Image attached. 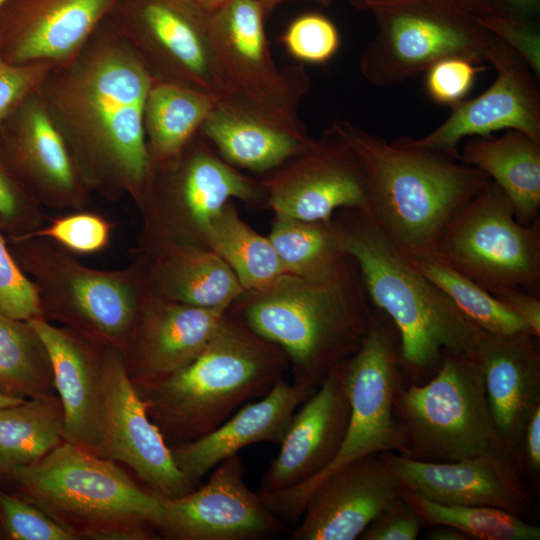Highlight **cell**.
Masks as SVG:
<instances>
[{"instance_id":"obj_44","label":"cell","mask_w":540,"mask_h":540,"mask_svg":"<svg viewBox=\"0 0 540 540\" xmlns=\"http://www.w3.org/2000/svg\"><path fill=\"white\" fill-rule=\"evenodd\" d=\"M489 34L514 51L540 78V33L535 21L501 14L472 17Z\"/></svg>"},{"instance_id":"obj_37","label":"cell","mask_w":540,"mask_h":540,"mask_svg":"<svg viewBox=\"0 0 540 540\" xmlns=\"http://www.w3.org/2000/svg\"><path fill=\"white\" fill-rule=\"evenodd\" d=\"M425 524L449 525L479 540H539L540 528L520 516L489 506L442 505L405 489Z\"/></svg>"},{"instance_id":"obj_20","label":"cell","mask_w":540,"mask_h":540,"mask_svg":"<svg viewBox=\"0 0 540 540\" xmlns=\"http://www.w3.org/2000/svg\"><path fill=\"white\" fill-rule=\"evenodd\" d=\"M405 488L390 453L372 454L342 466L312 491L293 540H354Z\"/></svg>"},{"instance_id":"obj_26","label":"cell","mask_w":540,"mask_h":540,"mask_svg":"<svg viewBox=\"0 0 540 540\" xmlns=\"http://www.w3.org/2000/svg\"><path fill=\"white\" fill-rule=\"evenodd\" d=\"M531 333L483 331L471 353L483 375L492 418L510 459L517 464L526 424L540 406V352Z\"/></svg>"},{"instance_id":"obj_55","label":"cell","mask_w":540,"mask_h":540,"mask_svg":"<svg viewBox=\"0 0 540 540\" xmlns=\"http://www.w3.org/2000/svg\"><path fill=\"white\" fill-rule=\"evenodd\" d=\"M24 400L25 399L23 398L9 396L7 394L0 392V407L17 404Z\"/></svg>"},{"instance_id":"obj_40","label":"cell","mask_w":540,"mask_h":540,"mask_svg":"<svg viewBox=\"0 0 540 540\" xmlns=\"http://www.w3.org/2000/svg\"><path fill=\"white\" fill-rule=\"evenodd\" d=\"M281 42L287 53L301 64H326L341 45L336 25L319 13H306L293 19Z\"/></svg>"},{"instance_id":"obj_14","label":"cell","mask_w":540,"mask_h":540,"mask_svg":"<svg viewBox=\"0 0 540 540\" xmlns=\"http://www.w3.org/2000/svg\"><path fill=\"white\" fill-rule=\"evenodd\" d=\"M257 0H226L211 13L214 46L225 74L229 100L275 123L301 128V99L310 90L303 64L278 67Z\"/></svg>"},{"instance_id":"obj_52","label":"cell","mask_w":540,"mask_h":540,"mask_svg":"<svg viewBox=\"0 0 540 540\" xmlns=\"http://www.w3.org/2000/svg\"><path fill=\"white\" fill-rule=\"evenodd\" d=\"M263 9L264 15L267 18L270 14L282 3L289 0H257ZM315 1L323 6H328L331 0H310Z\"/></svg>"},{"instance_id":"obj_33","label":"cell","mask_w":540,"mask_h":540,"mask_svg":"<svg viewBox=\"0 0 540 540\" xmlns=\"http://www.w3.org/2000/svg\"><path fill=\"white\" fill-rule=\"evenodd\" d=\"M206 246L228 264L244 290L261 289L286 273L269 238L239 216L232 200L212 220Z\"/></svg>"},{"instance_id":"obj_46","label":"cell","mask_w":540,"mask_h":540,"mask_svg":"<svg viewBox=\"0 0 540 540\" xmlns=\"http://www.w3.org/2000/svg\"><path fill=\"white\" fill-rule=\"evenodd\" d=\"M424 520L416 507L404 495L390 504L365 529L361 540H415Z\"/></svg>"},{"instance_id":"obj_15","label":"cell","mask_w":540,"mask_h":540,"mask_svg":"<svg viewBox=\"0 0 540 540\" xmlns=\"http://www.w3.org/2000/svg\"><path fill=\"white\" fill-rule=\"evenodd\" d=\"M259 179L275 216L319 221L343 208L369 210L364 163L336 121Z\"/></svg>"},{"instance_id":"obj_1","label":"cell","mask_w":540,"mask_h":540,"mask_svg":"<svg viewBox=\"0 0 540 540\" xmlns=\"http://www.w3.org/2000/svg\"><path fill=\"white\" fill-rule=\"evenodd\" d=\"M152 77L105 20L38 88L92 193L138 198L150 168L143 114Z\"/></svg>"},{"instance_id":"obj_19","label":"cell","mask_w":540,"mask_h":540,"mask_svg":"<svg viewBox=\"0 0 540 540\" xmlns=\"http://www.w3.org/2000/svg\"><path fill=\"white\" fill-rule=\"evenodd\" d=\"M0 142L18 177L43 208L87 207L92 192L38 89L0 123Z\"/></svg>"},{"instance_id":"obj_18","label":"cell","mask_w":540,"mask_h":540,"mask_svg":"<svg viewBox=\"0 0 540 540\" xmlns=\"http://www.w3.org/2000/svg\"><path fill=\"white\" fill-rule=\"evenodd\" d=\"M243 459L220 462L204 485L160 498L158 535L172 540H257L279 533L283 522L245 482Z\"/></svg>"},{"instance_id":"obj_47","label":"cell","mask_w":540,"mask_h":540,"mask_svg":"<svg viewBox=\"0 0 540 540\" xmlns=\"http://www.w3.org/2000/svg\"><path fill=\"white\" fill-rule=\"evenodd\" d=\"M494 296L540 337V297L518 288L503 289Z\"/></svg>"},{"instance_id":"obj_45","label":"cell","mask_w":540,"mask_h":540,"mask_svg":"<svg viewBox=\"0 0 540 540\" xmlns=\"http://www.w3.org/2000/svg\"><path fill=\"white\" fill-rule=\"evenodd\" d=\"M54 66L50 62L12 64L4 58L0 43V123L40 87Z\"/></svg>"},{"instance_id":"obj_10","label":"cell","mask_w":540,"mask_h":540,"mask_svg":"<svg viewBox=\"0 0 540 540\" xmlns=\"http://www.w3.org/2000/svg\"><path fill=\"white\" fill-rule=\"evenodd\" d=\"M394 413L407 457L452 462L490 455L511 460L492 418L481 369L471 353H446L427 383L400 386Z\"/></svg>"},{"instance_id":"obj_24","label":"cell","mask_w":540,"mask_h":540,"mask_svg":"<svg viewBox=\"0 0 540 540\" xmlns=\"http://www.w3.org/2000/svg\"><path fill=\"white\" fill-rule=\"evenodd\" d=\"M404 488L442 505L489 506L520 516L534 505L509 459L478 456L452 462H430L390 453Z\"/></svg>"},{"instance_id":"obj_38","label":"cell","mask_w":540,"mask_h":540,"mask_svg":"<svg viewBox=\"0 0 540 540\" xmlns=\"http://www.w3.org/2000/svg\"><path fill=\"white\" fill-rule=\"evenodd\" d=\"M113 227L104 216L85 208L49 219L40 229L21 238L42 237L76 256L92 255L109 245Z\"/></svg>"},{"instance_id":"obj_56","label":"cell","mask_w":540,"mask_h":540,"mask_svg":"<svg viewBox=\"0 0 540 540\" xmlns=\"http://www.w3.org/2000/svg\"><path fill=\"white\" fill-rule=\"evenodd\" d=\"M10 0H0V9L6 4L8 3Z\"/></svg>"},{"instance_id":"obj_49","label":"cell","mask_w":540,"mask_h":540,"mask_svg":"<svg viewBox=\"0 0 540 540\" xmlns=\"http://www.w3.org/2000/svg\"><path fill=\"white\" fill-rule=\"evenodd\" d=\"M539 6L540 0H502L498 14L533 21Z\"/></svg>"},{"instance_id":"obj_39","label":"cell","mask_w":540,"mask_h":540,"mask_svg":"<svg viewBox=\"0 0 540 540\" xmlns=\"http://www.w3.org/2000/svg\"><path fill=\"white\" fill-rule=\"evenodd\" d=\"M46 221L43 207L18 177L0 142V227L6 238L24 237Z\"/></svg>"},{"instance_id":"obj_4","label":"cell","mask_w":540,"mask_h":540,"mask_svg":"<svg viewBox=\"0 0 540 540\" xmlns=\"http://www.w3.org/2000/svg\"><path fill=\"white\" fill-rule=\"evenodd\" d=\"M332 220L356 262L372 304L394 323L403 368L436 371L446 353H472L484 330L425 277L387 237L369 211L343 208Z\"/></svg>"},{"instance_id":"obj_5","label":"cell","mask_w":540,"mask_h":540,"mask_svg":"<svg viewBox=\"0 0 540 540\" xmlns=\"http://www.w3.org/2000/svg\"><path fill=\"white\" fill-rule=\"evenodd\" d=\"M335 121L364 163L376 223L408 258L435 255L447 225L491 179L458 159Z\"/></svg>"},{"instance_id":"obj_2","label":"cell","mask_w":540,"mask_h":540,"mask_svg":"<svg viewBox=\"0 0 540 540\" xmlns=\"http://www.w3.org/2000/svg\"><path fill=\"white\" fill-rule=\"evenodd\" d=\"M374 308L352 257L321 277L284 273L261 289L245 290L229 307L284 351L292 382L315 389L359 349Z\"/></svg>"},{"instance_id":"obj_17","label":"cell","mask_w":540,"mask_h":540,"mask_svg":"<svg viewBox=\"0 0 540 540\" xmlns=\"http://www.w3.org/2000/svg\"><path fill=\"white\" fill-rule=\"evenodd\" d=\"M496 71L489 88L479 96L452 106L447 119L421 138L398 142L460 160V143L468 137H487L499 130H516L540 141V92L536 76L507 45L494 37L487 54Z\"/></svg>"},{"instance_id":"obj_3","label":"cell","mask_w":540,"mask_h":540,"mask_svg":"<svg viewBox=\"0 0 540 540\" xmlns=\"http://www.w3.org/2000/svg\"><path fill=\"white\" fill-rule=\"evenodd\" d=\"M289 368L279 346L228 308L190 363L160 382L135 387L170 447L213 431L247 401L267 394Z\"/></svg>"},{"instance_id":"obj_43","label":"cell","mask_w":540,"mask_h":540,"mask_svg":"<svg viewBox=\"0 0 540 540\" xmlns=\"http://www.w3.org/2000/svg\"><path fill=\"white\" fill-rule=\"evenodd\" d=\"M464 57H448L426 71V91L438 104L451 107L471 90L475 78L484 67Z\"/></svg>"},{"instance_id":"obj_28","label":"cell","mask_w":540,"mask_h":540,"mask_svg":"<svg viewBox=\"0 0 540 540\" xmlns=\"http://www.w3.org/2000/svg\"><path fill=\"white\" fill-rule=\"evenodd\" d=\"M143 293L202 308H229L245 291L217 254L197 246H171L133 254Z\"/></svg>"},{"instance_id":"obj_11","label":"cell","mask_w":540,"mask_h":540,"mask_svg":"<svg viewBox=\"0 0 540 540\" xmlns=\"http://www.w3.org/2000/svg\"><path fill=\"white\" fill-rule=\"evenodd\" d=\"M371 13L377 33L361 54L360 71L374 86L402 83L448 57L487 62L494 36L451 0H403Z\"/></svg>"},{"instance_id":"obj_8","label":"cell","mask_w":540,"mask_h":540,"mask_svg":"<svg viewBox=\"0 0 540 540\" xmlns=\"http://www.w3.org/2000/svg\"><path fill=\"white\" fill-rule=\"evenodd\" d=\"M7 241L36 289L43 319L123 353L144 294L134 262L100 270L46 238Z\"/></svg>"},{"instance_id":"obj_27","label":"cell","mask_w":540,"mask_h":540,"mask_svg":"<svg viewBox=\"0 0 540 540\" xmlns=\"http://www.w3.org/2000/svg\"><path fill=\"white\" fill-rule=\"evenodd\" d=\"M315 390L280 380L267 394L241 406L213 431L196 440L170 446L175 464L197 487L220 462L243 448L260 442L279 445L295 412Z\"/></svg>"},{"instance_id":"obj_29","label":"cell","mask_w":540,"mask_h":540,"mask_svg":"<svg viewBox=\"0 0 540 540\" xmlns=\"http://www.w3.org/2000/svg\"><path fill=\"white\" fill-rule=\"evenodd\" d=\"M199 133L227 163L261 175L280 166L312 138L305 127L275 123L229 99L216 100Z\"/></svg>"},{"instance_id":"obj_25","label":"cell","mask_w":540,"mask_h":540,"mask_svg":"<svg viewBox=\"0 0 540 540\" xmlns=\"http://www.w3.org/2000/svg\"><path fill=\"white\" fill-rule=\"evenodd\" d=\"M44 342L63 409V440L99 456L103 438L104 347L43 318L30 320Z\"/></svg>"},{"instance_id":"obj_13","label":"cell","mask_w":540,"mask_h":540,"mask_svg":"<svg viewBox=\"0 0 540 540\" xmlns=\"http://www.w3.org/2000/svg\"><path fill=\"white\" fill-rule=\"evenodd\" d=\"M106 21L153 80L230 98L218 58L211 13L194 0H119Z\"/></svg>"},{"instance_id":"obj_48","label":"cell","mask_w":540,"mask_h":540,"mask_svg":"<svg viewBox=\"0 0 540 540\" xmlns=\"http://www.w3.org/2000/svg\"><path fill=\"white\" fill-rule=\"evenodd\" d=\"M520 451H523L524 466L533 473L540 469V406L529 418L524 429Z\"/></svg>"},{"instance_id":"obj_41","label":"cell","mask_w":540,"mask_h":540,"mask_svg":"<svg viewBox=\"0 0 540 540\" xmlns=\"http://www.w3.org/2000/svg\"><path fill=\"white\" fill-rule=\"evenodd\" d=\"M0 313L25 321L43 318L36 289L12 255L1 227Z\"/></svg>"},{"instance_id":"obj_42","label":"cell","mask_w":540,"mask_h":540,"mask_svg":"<svg viewBox=\"0 0 540 540\" xmlns=\"http://www.w3.org/2000/svg\"><path fill=\"white\" fill-rule=\"evenodd\" d=\"M0 520L9 537L15 540H75L37 506L2 491Z\"/></svg>"},{"instance_id":"obj_36","label":"cell","mask_w":540,"mask_h":540,"mask_svg":"<svg viewBox=\"0 0 540 540\" xmlns=\"http://www.w3.org/2000/svg\"><path fill=\"white\" fill-rule=\"evenodd\" d=\"M410 261L482 330L501 335L531 333L527 325L494 295L437 256H420Z\"/></svg>"},{"instance_id":"obj_30","label":"cell","mask_w":540,"mask_h":540,"mask_svg":"<svg viewBox=\"0 0 540 540\" xmlns=\"http://www.w3.org/2000/svg\"><path fill=\"white\" fill-rule=\"evenodd\" d=\"M460 161L484 172L510 200L516 220L531 225L539 219L540 141L507 130L500 137H476L463 143Z\"/></svg>"},{"instance_id":"obj_21","label":"cell","mask_w":540,"mask_h":540,"mask_svg":"<svg viewBox=\"0 0 540 540\" xmlns=\"http://www.w3.org/2000/svg\"><path fill=\"white\" fill-rule=\"evenodd\" d=\"M349 417L343 360L295 412L279 452L261 479L258 494L295 487L321 473L339 451Z\"/></svg>"},{"instance_id":"obj_9","label":"cell","mask_w":540,"mask_h":540,"mask_svg":"<svg viewBox=\"0 0 540 540\" xmlns=\"http://www.w3.org/2000/svg\"><path fill=\"white\" fill-rule=\"evenodd\" d=\"M402 369L398 331L391 319L375 307L359 349L345 359L350 417L336 456L313 479L259 495L281 521L297 522L316 486L342 466L378 453L407 456L406 442L394 413Z\"/></svg>"},{"instance_id":"obj_32","label":"cell","mask_w":540,"mask_h":540,"mask_svg":"<svg viewBox=\"0 0 540 540\" xmlns=\"http://www.w3.org/2000/svg\"><path fill=\"white\" fill-rule=\"evenodd\" d=\"M63 441V409L57 395L0 407V476L37 462Z\"/></svg>"},{"instance_id":"obj_31","label":"cell","mask_w":540,"mask_h":540,"mask_svg":"<svg viewBox=\"0 0 540 540\" xmlns=\"http://www.w3.org/2000/svg\"><path fill=\"white\" fill-rule=\"evenodd\" d=\"M215 102L204 91L153 80L143 114L150 161H164L179 154L199 134Z\"/></svg>"},{"instance_id":"obj_51","label":"cell","mask_w":540,"mask_h":540,"mask_svg":"<svg viewBox=\"0 0 540 540\" xmlns=\"http://www.w3.org/2000/svg\"><path fill=\"white\" fill-rule=\"evenodd\" d=\"M429 540H471L465 533L449 525H432L426 534Z\"/></svg>"},{"instance_id":"obj_35","label":"cell","mask_w":540,"mask_h":540,"mask_svg":"<svg viewBox=\"0 0 540 540\" xmlns=\"http://www.w3.org/2000/svg\"><path fill=\"white\" fill-rule=\"evenodd\" d=\"M268 238L286 273L321 277L335 272L351 259L332 218L305 221L275 216Z\"/></svg>"},{"instance_id":"obj_50","label":"cell","mask_w":540,"mask_h":540,"mask_svg":"<svg viewBox=\"0 0 540 540\" xmlns=\"http://www.w3.org/2000/svg\"><path fill=\"white\" fill-rule=\"evenodd\" d=\"M458 8L470 15L479 17L498 14L502 0H451Z\"/></svg>"},{"instance_id":"obj_34","label":"cell","mask_w":540,"mask_h":540,"mask_svg":"<svg viewBox=\"0 0 540 540\" xmlns=\"http://www.w3.org/2000/svg\"><path fill=\"white\" fill-rule=\"evenodd\" d=\"M0 392L31 399L56 395L47 348L30 321L0 313Z\"/></svg>"},{"instance_id":"obj_54","label":"cell","mask_w":540,"mask_h":540,"mask_svg":"<svg viewBox=\"0 0 540 540\" xmlns=\"http://www.w3.org/2000/svg\"><path fill=\"white\" fill-rule=\"evenodd\" d=\"M197 2L202 8H204L206 11L212 13L219 9L226 0H194Z\"/></svg>"},{"instance_id":"obj_22","label":"cell","mask_w":540,"mask_h":540,"mask_svg":"<svg viewBox=\"0 0 540 540\" xmlns=\"http://www.w3.org/2000/svg\"><path fill=\"white\" fill-rule=\"evenodd\" d=\"M119 0H10L0 9L4 58L17 65L74 58Z\"/></svg>"},{"instance_id":"obj_23","label":"cell","mask_w":540,"mask_h":540,"mask_svg":"<svg viewBox=\"0 0 540 540\" xmlns=\"http://www.w3.org/2000/svg\"><path fill=\"white\" fill-rule=\"evenodd\" d=\"M228 308H202L143 294L123 357L134 385L160 382L190 363Z\"/></svg>"},{"instance_id":"obj_53","label":"cell","mask_w":540,"mask_h":540,"mask_svg":"<svg viewBox=\"0 0 540 540\" xmlns=\"http://www.w3.org/2000/svg\"><path fill=\"white\" fill-rule=\"evenodd\" d=\"M353 5L361 9H367L371 11L372 9L384 5H389L397 3L403 0H350Z\"/></svg>"},{"instance_id":"obj_16","label":"cell","mask_w":540,"mask_h":540,"mask_svg":"<svg viewBox=\"0 0 540 540\" xmlns=\"http://www.w3.org/2000/svg\"><path fill=\"white\" fill-rule=\"evenodd\" d=\"M103 438L100 457L127 465L159 498L196 488L175 464L170 447L150 419L120 350L103 352Z\"/></svg>"},{"instance_id":"obj_12","label":"cell","mask_w":540,"mask_h":540,"mask_svg":"<svg viewBox=\"0 0 540 540\" xmlns=\"http://www.w3.org/2000/svg\"><path fill=\"white\" fill-rule=\"evenodd\" d=\"M435 256L492 295L506 288L540 294V223L520 224L492 180L450 221Z\"/></svg>"},{"instance_id":"obj_7","label":"cell","mask_w":540,"mask_h":540,"mask_svg":"<svg viewBox=\"0 0 540 540\" xmlns=\"http://www.w3.org/2000/svg\"><path fill=\"white\" fill-rule=\"evenodd\" d=\"M232 199L262 208L266 193L259 178L227 163L199 133L176 156L150 161L134 202L141 229L133 254L150 255L171 246L207 248L212 220Z\"/></svg>"},{"instance_id":"obj_6","label":"cell","mask_w":540,"mask_h":540,"mask_svg":"<svg viewBox=\"0 0 540 540\" xmlns=\"http://www.w3.org/2000/svg\"><path fill=\"white\" fill-rule=\"evenodd\" d=\"M19 496L74 539H157L162 506L115 461L63 440L43 458L15 468Z\"/></svg>"}]
</instances>
